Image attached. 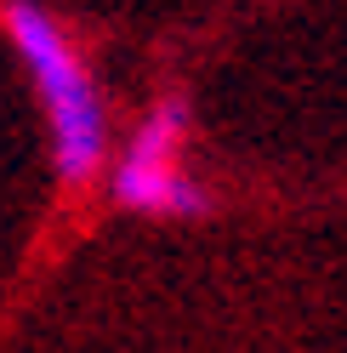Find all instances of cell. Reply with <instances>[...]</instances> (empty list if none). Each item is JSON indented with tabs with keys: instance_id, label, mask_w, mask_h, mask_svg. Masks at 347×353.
I'll list each match as a JSON object with an SVG mask.
<instances>
[{
	"instance_id": "obj_1",
	"label": "cell",
	"mask_w": 347,
	"mask_h": 353,
	"mask_svg": "<svg viewBox=\"0 0 347 353\" xmlns=\"http://www.w3.org/2000/svg\"><path fill=\"white\" fill-rule=\"evenodd\" d=\"M0 34L17 52L40 97L52 176L63 183V194L97 188V176L108 165V103L97 92V74L85 63L80 40L46 0H0Z\"/></svg>"
},
{
	"instance_id": "obj_2",
	"label": "cell",
	"mask_w": 347,
	"mask_h": 353,
	"mask_svg": "<svg viewBox=\"0 0 347 353\" xmlns=\"http://www.w3.org/2000/svg\"><path fill=\"white\" fill-rule=\"evenodd\" d=\"M193 143V103L188 92H160L120 143L108 171V205L125 216H148V223H200L216 211L211 183L188 165Z\"/></svg>"
}]
</instances>
